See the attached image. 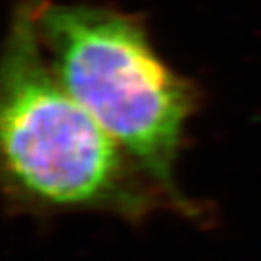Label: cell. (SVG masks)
<instances>
[{"label":"cell","instance_id":"cell-1","mask_svg":"<svg viewBox=\"0 0 261 261\" xmlns=\"http://www.w3.org/2000/svg\"><path fill=\"white\" fill-rule=\"evenodd\" d=\"M36 19L47 62L63 88L176 198L173 167L197 104L191 82L159 57L136 14L40 0Z\"/></svg>","mask_w":261,"mask_h":261},{"label":"cell","instance_id":"cell-2","mask_svg":"<svg viewBox=\"0 0 261 261\" xmlns=\"http://www.w3.org/2000/svg\"><path fill=\"white\" fill-rule=\"evenodd\" d=\"M38 5H16L5 41L0 140L11 189L46 208L140 211L146 200L127 175V154L55 77Z\"/></svg>","mask_w":261,"mask_h":261}]
</instances>
